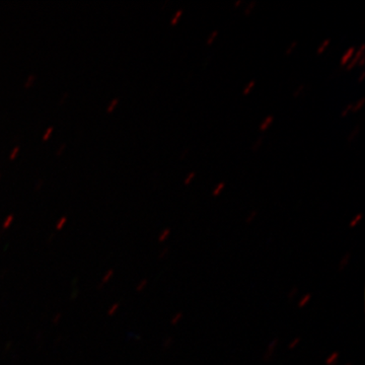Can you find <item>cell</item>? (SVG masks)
Wrapping results in <instances>:
<instances>
[{
    "instance_id": "cell-1",
    "label": "cell",
    "mask_w": 365,
    "mask_h": 365,
    "mask_svg": "<svg viewBox=\"0 0 365 365\" xmlns=\"http://www.w3.org/2000/svg\"><path fill=\"white\" fill-rule=\"evenodd\" d=\"M278 344H279V339L278 338H274L269 343L268 347L266 348V351L263 355L264 361L269 362L273 359L274 354H275L276 350H277Z\"/></svg>"
},
{
    "instance_id": "cell-2",
    "label": "cell",
    "mask_w": 365,
    "mask_h": 365,
    "mask_svg": "<svg viewBox=\"0 0 365 365\" xmlns=\"http://www.w3.org/2000/svg\"><path fill=\"white\" fill-rule=\"evenodd\" d=\"M355 54V47H350L349 49L347 50L344 53L342 57H341L340 66H346L348 63H349L350 60L352 59V57L354 56Z\"/></svg>"
},
{
    "instance_id": "cell-3",
    "label": "cell",
    "mask_w": 365,
    "mask_h": 365,
    "mask_svg": "<svg viewBox=\"0 0 365 365\" xmlns=\"http://www.w3.org/2000/svg\"><path fill=\"white\" fill-rule=\"evenodd\" d=\"M351 253H346L343 255L342 258H341L339 263V271H344L346 268L348 267V265L350 264V261H351Z\"/></svg>"
},
{
    "instance_id": "cell-4",
    "label": "cell",
    "mask_w": 365,
    "mask_h": 365,
    "mask_svg": "<svg viewBox=\"0 0 365 365\" xmlns=\"http://www.w3.org/2000/svg\"><path fill=\"white\" fill-rule=\"evenodd\" d=\"M340 353L338 351H334L327 357L325 360V365H337L339 362Z\"/></svg>"
},
{
    "instance_id": "cell-5",
    "label": "cell",
    "mask_w": 365,
    "mask_h": 365,
    "mask_svg": "<svg viewBox=\"0 0 365 365\" xmlns=\"http://www.w3.org/2000/svg\"><path fill=\"white\" fill-rule=\"evenodd\" d=\"M273 122H274L273 116L266 117L265 119H264V121L262 122L260 126H259V130H260L262 132L268 130V129L270 128L271 125L273 124Z\"/></svg>"
},
{
    "instance_id": "cell-6",
    "label": "cell",
    "mask_w": 365,
    "mask_h": 365,
    "mask_svg": "<svg viewBox=\"0 0 365 365\" xmlns=\"http://www.w3.org/2000/svg\"><path fill=\"white\" fill-rule=\"evenodd\" d=\"M312 300V294H304V297L300 299L299 304H297V307H299V309H304V307H307V304L311 302Z\"/></svg>"
},
{
    "instance_id": "cell-7",
    "label": "cell",
    "mask_w": 365,
    "mask_h": 365,
    "mask_svg": "<svg viewBox=\"0 0 365 365\" xmlns=\"http://www.w3.org/2000/svg\"><path fill=\"white\" fill-rule=\"evenodd\" d=\"M36 79H37V76L34 73L29 74L28 78H26L25 83H24V88H32L34 83H35Z\"/></svg>"
},
{
    "instance_id": "cell-8",
    "label": "cell",
    "mask_w": 365,
    "mask_h": 365,
    "mask_svg": "<svg viewBox=\"0 0 365 365\" xmlns=\"http://www.w3.org/2000/svg\"><path fill=\"white\" fill-rule=\"evenodd\" d=\"M364 220V215L362 213H359L352 218L351 222H349V227L354 228L356 227L357 225L361 222V220Z\"/></svg>"
},
{
    "instance_id": "cell-9",
    "label": "cell",
    "mask_w": 365,
    "mask_h": 365,
    "mask_svg": "<svg viewBox=\"0 0 365 365\" xmlns=\"http://www.w3.org/2000/svg\"><path fill=\"white\" fill-rule=\"evenodd\" d=\"M297 46H299V41H292L287 48V50H285V56H290L294 52V50L297 49Z\"/></svg>"
},
{
    "instance_id": "cell-10",
    "label": "cell",
    "mask_w": 365,
    "mask_h": 365,
    "mask_svg": "<svg viewBox=\"0 0 365 365\" xmlns=\"http://www.w3.org/2000/svg\"><path fill=\"white\" fill-rule=\"evenodd\" d=\"M182 9H179V11H177L176 14H174V16H173L172 20H170V26H177L178 24H179L180 20H181L182 16Z\"/></svg>"
},
{
    "instance_id": "cell-11",
    "label": "cell",
    "mask_w": 365,
    "mask_h": 365,
    "mask_svg": "<svg viewBox=\"0 0 365 365\" xmlns=\"http://www.w3.org/2000/svg\"><path fill=\"white\" fill-rule=\"evenodd\" d=\"M331 44V39H326L324 41L323 43H322L321 45H319V47L318 49H317V54L322 55L324 52L326 51L327 48L329 47Z\"/></svg>"
},
{
    "instance_id": "cell-12",
    "label": "cell",
    "mask_w": 365,
    "mask_h": 365,
    "mask_svg": "<svg viewBox=\"0 0 365 365\" xmlns=\"http://www.w3.org/2000/svg\"><path fill=\"white\" fill-rule=\"evenodd\" d=\"M120 100L119 98H114L110 102V104L107 106V109H106V111L108 113H112L114 111L115 109H116L118 104H119Z\"/></svg>"
},
{
    "instance_id": "cell-13",
    "label": "cell",
    "mask_w": 365,
    "mask_h": 365,
    "mask_svg": "<svg viewBox=\"0 0 365 365\" xmlns=\"http://www.w3.org/2000/svg\"><path fill=\"white\" fill-rule=\"evenodd\" d=\"M225 188V182H220V184L217 185V186L215 187V190H213L212 192V196L213 197H218L222 194V192Z\"/></svg>"
},
{
    "instance_id": "cell-14",
    "label": "cell",
    "mask_w": 365,
    "mask_h": 365,
    "mask_svg": "<svg viewBox=\"0 0 365 365\" xmlns=\"http://www.w3.org/2000/svg\"><path fill=\"white\" fill-rule=\"evenodd\" d=\"M360 133V126H355L354 129H353L351 134H350L349 136H348V143H352L353 140H355V139L357 138V136H359V134Z\"/></svg>"
},
{
    "instance_id": "cell-15",
    "label": "cell",
    "mask_w": 365,
    "mask_h": 365,
    "mask_svg": "<svg viewBox=\"0 0 365 365\" xmlns=\"http://www.w3.org/2000/svg\"><path fill=\"white\" fill-rule=\"evenodd\" d=\"M255 86H256V81H255V79H252V81H250L248 85L246 86V88H244V91H242V95L248 96L249 93H251L252 91H253Z\"/></svg>"
},
{
    "instance_id": "cell-16",
    "label": "cell",
    "mask_w": 365,
    "mask_h": 365,
    "mask_svg": "<svg viewBox=\"0 0 365 365\" xmlns=\"http://www.w3.org/2000/svg\"><path fill=\"white\" fill-rule=\"evenodd\" d=\"M364 105H365V98H360V100L359 101V102L356 103V104H353L352 113L359 112L360 110H361L362 108H364Z\"/></svg>"
},
{
    "instance_id": "cell-17",
    "label": "cell",
    "mask_w": 365,
    "mask_h": 365,
    "mask_svg": "<svg viewBox=\"0 0 365 365\" xmlns=\"http://www.w3.org/2000/svg\"><path fill=\"white\" fill-rule=\"evenodd\" d=\"M263 143H264L263 137H259V138L257 139L256 141H255L253 145H252V148H251L252 151H255V153H256V151H258L259 150H260L261 146L263 145Z\"/></svg>"
},
{
    "instance_id": "cell-18",
    "label": "cell",
    "mask_w": 365,
    "mask_h": 365,
    "mask_svg": "<svg viewBox=\"0 0 365 365\" xmlns=\"http://www.w3.org/2000/svg\"><path fill=\"white\" fill-rule=\"evenodd\" d=\"M257 6V1L250 2L249 6L245 9L244 14L246 16H251L252 13L255 11V7Z\"/></svg>"
},
{
    "instance_id": "cell-19",
    "label": "cell",
    "mask_w": 365,
    "mask_h": 365,
    "mask_svg": "<svg viewBox=\"0 0 365 365\" xmlns=\"http://www.w3.org/2000/svg\"><path fill=\"white\" fill-rule=\"evenodd\" d=\"M218 31L215 30L213 31V32H211L210 35H209V37L207 38V41H206V44L208 46H211L213 44V42H215L216 38L218 37Z\"/></svg>"
},
{
    "instance_id": "cell-20",
    "label": "cell",
    "mask_w": 365,
    "mask_h": 365,
    "mask_svg": "<svg viewBox=\"0 0 365 365\" xmlns=\"http://www.w3.org/2000/svg\"><path fill=\"white\" fill-rule=\"evenodd\" d=\"M182 317H184V314H182V312H179V313H177L174 317H173L170 323H172L173 326L178 325V324H180V322L182 321Z\"/></svg>"
},
{
    "instance_id": "cell-21",
    "label": "cell",
    "mask_w": 365,
    "mask_h": 365,
    "mask_svg": "<svg viewBox=\"0 0 365 365\" xmlns=\"http://www.w3.org/2000/svg\"><path fill=\"white\" fill-rule=\"evenodd\" d=\"M300 342H302V338L297 337L294 338V340L290 341L289 344H288V349L289 350H294L295 348L297 347L300 344Z\"/></svg>"
},
{
    "instance_id": "cell-22",
    "label": "cell",
    "mask_w": 365,
    "mask_h": 365,
    "mask_svg": "<svg viewBox=\"0 0 365 365\" xmlns=\"http://www.w3.org/2000/svg\"><path fill=\"white\" fill-rule=\"evenodd\" d=\"M257 215H258V211H257V210L251 211V212H250V215L248 216H247V218H246L247 225H250V223L253 222L255 220V218L257 217Z\"/></svg>"
},
{
    "instance_id": "cell-23",
    "label": "cell",
    "mask_w": 365,
    "mask_h": 365,
    "mask_svg": "<svg viewBox=\"0 0 365 365\" xmlns=\"http://www.w3.org/2000/svg\"><path fill=\"white\" fill-rule=\"evenodd\" d=\"M195 177H196L195 172L190 173L188 176L186 177V179H185V181H184L185 186H188V185L191 184L192 181H193V180L195 179Z\"/></svg>"
},
{
    "instance_id": "cell-24",
    "label": "cell",
    "mask_w": 365,
    "mask_h": 365,
    "mask_svg": "<svg viewBox=\"0 0 365 365\" xmlns=\"http://www.w3.org/2000/svg\"><path fill=\"white\" fill-rule=\"evenodd\" d=\"M304 90H306V85L299 86V88H297V90L294 91L292 96H294V98H299L300 97V95L304 93Z\"/></svg>"
},
{
    "instance_id": "cell-25",
    "label": "cell",
    "mask_w": 365,
    "mask_h": 365,
    "mask_svg": "<svg viewBox=\"0 0 365 365\" xmlns=\"http://www.w3.org/2000/svg\"><path fill=\"white\" fill-rule=\"evenodd\" d=\"M297 294H299V288L295 287H292V289H290L289 294H288V300L294 299Z\"/></svg>"
},
{
    "instance_id": "cell-26",
    "label": "cell",
    "mask_w": 365,
    "mask_h": 365,
    "mask_svg": "<svg viewBox=\"0 0 365 365\" xmlns=\"http://www.w3.org/2000/svg\"><path fill=\"white\" fill-rule=\"evenodd\" d=\"M19 153H20V146H14V150L9 153V160H14V158L18 157Z\"/></svg>"
},
{
    "instance_id": "cell-27",
    "label": "cell",
    "mask_w": 365,
    "mask_h": 365,
    "mask_svg": "<svg viewBox=\"0 0 365 365\" xmlns=\"http://www.w3.org/2000/svg\"><path fill=\"white\" fill-rule=\"evenodd\" d=\"M352 108H353V104L348 105L347 107H346L345 109L343 110L342 112H341L340 117L341 118L347 117L348 115H349V113L352 112Z\"/></svg>"
},
{
    "instance_id": "cell-28",
    "label": "cell",
    "mask_w": 365,
    "mask_h": 365,
    "mask_svg": "<svg viewBox=\"0 0 365 365\" xmlns=\"http://www.w3.org/2000/svg\"><path fill=\"white\" fill-rule=\"evenodd\" d=\"M170 235V228H165V230H163V232H162V235H160V242L165 241V240H167L168 237H169Z\"/></svg>"
},
{
    "instance_id": "cell-29",
    "label": "cell",
    "mask_w": 365,
    "mask_h": 365,
    "mask_svg": "<svg viewBox=\"0 0 365 365\" xmlns=\"http://www.w3.org/2000/svg\"><path fill=\"white\" fill-rule=\"evenodd\" d=\"M53 130H54V128H53V127H49V128L46 130L44 135L42 137L43 140H48V139L50 138V136L52 135Z\"/></svg>"
},
{
    "instance_id": "cell-30",
    "label": "cell",
    "mask_w": 365,
    "mask_h": 365,
    "mask_svg": "<svg viewBox=\"0 0 365 365\" xmlns=\"http://www.w3.org/2000/svg\"><path fill=\"white\" fill-rule=\"evenodd\" d=\"M66 143L61 144V145L59 146L58 150H56L57 157H60V155H61L62 153H63V151L66 150Z\"/></svg>"
},
{
    "instance_id": "cell-31",
    "label": "cell",
    "mask_w": 365,
    "mask_h": 365,
    "mask_svg": "<svg viewBox=\"0 0 365 365\" xmlns=\"http://www.w3.org/2000/svg\"><path fill=\"white\" fill-rule=\"evenodd\" d=\"M364 78H365V71H362L361 73H360L359 78V79H357V81H359V83H360L364 81Z\"/></svg>"
},
{
    "instance_id": "cell-32",
    "label": "cell",
    "mask_w": 365,
    "mask_h": 365,
    "mask_svg": "<svg viewBox=\"0 0 365 365\" xmlns=\"http://www.w3.org/2000/svg\"><path fill=\"white\" fill-rule=\"evenodd\" d=\"M67 97H68V93H64L63 96H62L61 101H60L59 104H63L64 101H66Z\"/></svg>"
},
{
    "instance_id": "cell-33",
    "label": "cell",
    "mask_w": 365,
    "mask_h": 365,
    "mask_svg": "<svg viewBox=\"0 0 365 365\" xmlns=\"http://www.w3.org/2000/svg\"><path fill=\"white\" fill-rule=\"evenodd\" d=\"M357 66L360 67H364L365 66V57H362L361 59L359 60V63H357Z\"/></svg>"
},
{
    "instance_id": "cell-34",
    "label": "cell",
    "mask_w": 365,
    "mask_h": 365,
    "mask_svg": "<svg viewBox=\"0 0 365 365\" xmlns=\"http://www.w3.org/2000/svg\"><path fill=\"white\" fill-rule=\"evenodd\" d=\"M43 184H44V181H43V179H40L37 184H36V187H37L36 189H40L41 187L43 186Z\"/></svg>"
},
{
    "instance_id": "cell-35",
    "label": "cell",
    "mask_w": 365,
    "mask_h": 365,
    "mask_svg": "<svg viewBox=\"0 0 365 365\" xmlns=\"http://www.w3.org/2000/svg\"><path fill=\"white\" fill-rule=\"evenodd\" d=\"M188 153H189V150H185L184 151H182V157H181V160H182V158H184L185 157H186V155H188Z\"/></svg>"
},
{
    "instance_id": "cell-36",
    "label": "cell",
    "mask_w": 365,
    "mask_h": 365,
    "mask_svg": "<svg viewBox=\"0 0 365 365\" xmlns=\"http://www.w3.org/2000/svg\"><path fill=\"white\" fill-rule=\"evenodd\" d=\"M242 4V0H237V2H235V9H237L241 4Z\"/></svg>"
},
{
    "instance_id": "cell-37",
    "label": "cell",
    "mask_w": 365,
    "mask_h": 365,
    "mask_svg": "<svg viewBox=\"0 0 365 365\" xmlns=\"http://www.w3.org/2000/svg\"><path fill=\"white\" fill-rule=\"evenodd\" d=\"M344 365H352L351 362H347V364H345Z\"/></svg>"
},
{
    "instance_id": "cell-38",
    "label": "cell",
    "mask_w": 365,
    "mask_h": 365,
    "mask_svg": "<svg viewBox=\"0 0 365 365\" xmlns=\"http://www.w3.org/2000/svg\"><path fill=\"white\" fill-rule=\"evenodd\" d=\"M0 178H1V173H0Z\"/></svg>"
}]
</instances>
